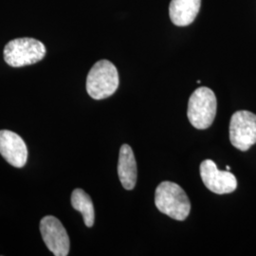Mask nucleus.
Instances as JSON below:
<instances>
[{
    "label": "nucleus",
    "mask_w": 256,
    "mask_h": 256,
    "mask_svg": "<svg viewBox=\"0 0 256 256\" xmlns=\"http://www.w3.org/2000/svg\"><path fill=\"white\" fill-rule=\"evenodd\" d=\"M156 207L160 212L178 221L186 220L191 210V202L182 188L171 182L158 184L155 192Z\"/></svg>",
    "instance_id": "obj_1"
},
{
    "label": "nucleus",
    "mask_w": 256,
    "mask_h": 256,
    "mask_svg": "<svg viewBox=\"0 0 256 256\" xmlns=\"http://www.w3.org/2000/svg\"><path fill=\"white\" fill-rule=\"evenodd\" d=\"M120 79L116 66L108 60L94 64L88 74L86 92L94 100L106 99L119 88Z\"/></svg>",
    "instance_id": "obj_2"
},
{
    "label": "nucleus",
    "mask_w": 256,
    "mask_h": 256,
    "mask_svg": "<svg viewBox=\"0 0 256 256\" xmlns=\"http://www.w3.org/2000/svg\"><path fill=\"white\" fill-rule=\"evenodd\" d=\"M218 102L214 92L206 86L196 90L188 102V119L200 130L210 128L216 115Z\"/></svg>",
    "instance_id": "obj_3"
},
{
    "label": "nucleus",
    "mask_w": 256,
    "mask_h": 256,
    "mask_svg": "<svg viewBox=\"0 0 256 256\" xmlns=\"http://www.w3.org/2000/svg\"><path fill=\"white\" fill-rule=\"evenodd\" d=\"M46 46L34 38H16L4 48V60L12 68H21L41 61L46 55Z\"/></svg>",
    "instance_id": "obj_4"
},
{
    "label": "nucleus",
    "mask_w": 256,
    "mask_h": 256,
    "mask_svg": "<svg viewBox=\"0 0 256 256\" xmlns=\"http://www.w3.org/2000/svg\"><path fill=\"white\" fill-rule=\"evenodd\" d=\"M230 140L240 151H248L256 144V115L247 111H236L230 122Z\"/></svg>",
    "instance_id": "obj_5"
},
{
    "label": "nucleus",
    "mask_w": 256,
    "mask_h": 256,
    "mask_svg": "<svg viewBox=\"0 0 256 256\" xmlns=\"http://www.w3.org/2000/svg\"><path fill=\"white\" fill-rule=\"evenodd\" d=\"M40 232L48 248L55 256H66L70 252V238L60 220L46 216L40 221Z\"/></svg>",
    "instance_id": "obj_6"
},
{
    "label": "nucleus",
    "mask_w": 256,
    "mask_h": 256,
    "mask_svg": "<svg viewBox=\"0 0 256 256\" xmlns=\"http://www.w3.org/2000/svg\"><path fill=\"white\" fill-rule=\"evenodd\" d=\"M202 182L210 192L224 194L236 190L238 180L230 171H220L216 164L210 160H203L200 167Z\"/></svg>",
    "instance_id": "obj_7"
},
{
    "label": "nucleus",
    "mask_w": 256,
    "mask_h": 256,
    "mask_svg": "<svg viewBox=\"0 0 256 256\" xmlns=\"http://www.w3.org/2000/svg\"><path fill=\"white\" fill-rule=\"evenodd\" d=\"M0 154L16 168H22L28 160V148L25 142L16 133L10 130H0Z\"/></svg>",
    "instance_id": "obj_8"
},
{
    "label": "nucleus",
    "mask_w": 256,
    "mask_h": 256,
    "mask_svg": "<svg viewBox=\"0 0 256 256\" xmlns=\"http://www.w3.org/2000/svg\"><path fill=\"white\" fill-rule=\"evenodd\" d=\"M202 0H172L169 5V16L173 24L186 27L192 24L200 10Z\"/></svg>",
    "instance_id": "obj_9"
},
{
    "label": "nucleus",
    "mask_w": 256,
    "mask_h": 256,
    "mask_svg": "<svg viewBox=\"0 0 256 256\" xmlns=\"http://www.w3.org/2000/svg\"><path fill=\"white\" fill-rule=\"evenodd\" d=\"M118 174L124 189H134L137 182V162L133 150L128 144H122L120 149Z\"/></svg>",
    "instance_id": "obj_10"
},
{
    "label": "nucleus",
    "mask_w": 256,
    "mask_h": 256,
    "mask_svg": "<svg viewBox=\"0 0 256 256\" xmlns=\"http://www.w3.org/2000/svg\"><path fill=\"white\" fill-rule=\"evenodd\" d=\"M72 205L74 209L82 214L86 227L94 225L95 212L90 196L82 189H75L72 194Z\"/></svg>",
    "instance_id": "obj_11"
},
{
    "label": "nucleus",
    "mask_w": 256,
    "mask_h": 256,
    "mask_svg": "<svg viewBox=\"0 0 256 256\" xmlns=\"http://www.w3.org/2000/svg\"><path fill=\"white\" fill-rule=\"evenodd\" d=\"M226 169H227L228 171H230V166H227V167H226Z\"/></svg>",
    "instance_id": "obj_12"
}]
</instances>
